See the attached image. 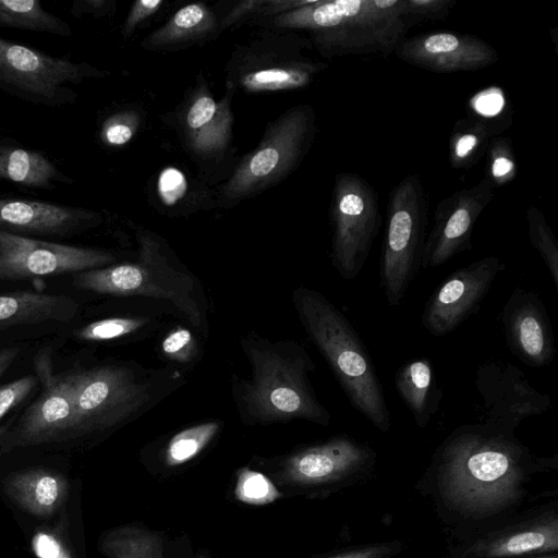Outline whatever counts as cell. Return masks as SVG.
<instances>
[{
    "label": "cell",
    "mask_w": 558,
    "mask_h": 558,
    "mask_svg": "<svg viewBox=\"0 0 558 558\" xmlns=\"http://www.w3.org/2000/svg\"><path fill=\"white\" fill-rule=\"evenodd\" d=\"M543 461L515 435L477 423L451 432L433 468L444 499L462 514L483 518L513 505L527 474Z\"/></svg>",
    "instance_id": "1"
},
{
    "label": "cell",
    "mask_w": 558,
    "mask_h": 558,
    "mask_svg": "<svg viewBox=\"0 0 558 558\" xmlns=\"http://www.w3.org/2000/svg\"><path fill=\"white\" fill-rule=\"evenodd\" d=\"M293 305L308 338L326 360L352 407L376 428H390V414L371 355L342 312L320 292L299 287Z\"/></svg>",
    "instance_id": "2"
},
{
    "label": "cell",
    "mask_w": 558,
    "mask_h": 558,
    "mask_svg": "<svg viewBox=\"0 0 558 558\" xmlns=\"http://www.w3.org/2000/svg\"><path fill=\"white\" fill-rule=\"evenodd\" d=\"M242 345L252 366L251 380L239 388L240 404L248 418L262 423L292 418L330 423V413L310 384L315 364L302 345L259 338H246Z\"/></svg>",
    "instance_id": "3"
},
{
    "label": "cell",
    "mask_w": 558,
    "mask_h": 558,
    "mask_svg": "<svg viewBox=\"0 0 558 558\" xmlns=\"http://www.w3.org/2000/svg\"><path fill=\"white\" fill-rule=\"evenodd\" d=\"M278 23L314 31L329 57L393 53L412 27L402 0H315L279 16Z\"/></svg>",
    "instance_id": "4"
},
{
    "label": "cell",
    "mask_w": 558,
    "mask_h": 558,
    "mask_svg": "<svg viewBox=\"0 0 558 558\" xmlns=\"http://www.w3.org/2000/svg\"><path fill=\"white\" fill-rule=\"evenodd\" d=\"M72 283L98 294L167 301L195 327H201L205 318L194 277L175 268L149 239L142 240L137 262L81 271L72 276Z\"/></svg>",
    "instance_id": "5"
},
{
    "label": "cell",
    "mask_w": 558,
    "mask_h": 558,
    "mask_svg": "<svg viewBox=\"0 0 558 558\" xmlns=\"http://www.w3.org/2000/svg\"><path fill=\"white\" fill-rule=\"evenodd\" d=\"M428 204L421 179L404 177L390 192L379 263V281L387 303L399 305L422 268Z\"/></svg>",
    "instance_id": "6"
},
{
    "label": "cell",
    "mask_w": 558,
    "mask_h": 558,
    "mask_svg": "<svg viewBox=\"0 0 558 558\" xmlns=\"http://www.w3.org/2000/svg\"><path fill=\"white\" fill-rule=\"evenodd\" d=\"M65 376L73 393L74 437L122 423L150 398L149 386L125 366L78 368Z\"/></svg>",
    "instance_id": "7"
},
{
    "label": "cell",
    "mask_w": 558,
    "mask_h": 558,
    "mask_svg": "<svg viewBox=\"0 0 558 558\" xmlns=\"http://www.w3.org/2000/svg\"><path fill=\"white\" fill-rule=\"evenodd\" d=\"M331 263L344 280L364 268L381 226L378 196L368 181L355 173H339L331 202Z\"/></svg>",
    "instance_id": "8"
},
{
    "label": "cell",
    "mask_w": 558,
    "mask_h": 558,
    "mask_svg": "<svg viewBox=\"0 0 558 558\" xmlns=\"http://www.w3.org/2000/svg\"><path fill=\"white\" fill-rule=\"evenodd\" d=\"M88 66L54 58L0 37V88L22 99L61 105L75 96L68 88L86 76Z\"/></svg>",
    "instance_id": "9"
},
{
    "label": "cell",
    "mask_w": 558,
    "mask_h": 558,
    "mask_svg": "<svg viewBox=\"0 0 558 558\" xmlns=\"http://www.w3.org/2000/svg\"><path fill=\"white\" fill-rule=\"evenodd\" d=\"M475 387L483 400V424L514 435L519 424L553 408L550 396L531 385L523 371L507 361L478 365Z\"/></svg>",
    "instance_id": "10"
},
{
    "label": "cell",
    "mask_w": 558,
    "mask_h": 558,
    "mask_svg": "<svg viewBox=\"0 0 558 558\" xmlns=\"http://www.w3.org/2000/svg\"><path fill=\"white\" fill-rule=\"evenodd\" d=\"M106 251L48 242L0 230V280L77 274L112 265Z\"/></svg>",
    "instance_id": "11"
},
{
    "label": "cell",
    "mask_w": 558,
    "mask_h": 558,
    "mask_svg": "<svg viewBox=\"0 0 558 558\" xmlns=\"http://www.w3.org/2000/svg\"><path fill=\"white\" fill-rule=\"evenodd\" d=\"M497 256H485L451 272L427 300L422 325L441 337L457 329L476 313L495 278L505 269Z\"/></svg>",
    "instance_id": "12"
},
{
    "label": "cell",
    "mask_w": 558,
    "mask_h": 558,
    "mask_svg": "<svg viewBox=\"0 0 558 558\" xmlns=\"http://www.w3.org/2000/svg\"><path fill=\"white\" fill-rule=\"evenodd\" d=\"M34 365L43 391L20 418L11 436L12 446L74 437L73 393L65 374L52 373L51 353L47 349L37 353Z\"/></svg>",
    "instance_id": "13"
},
{
    "label": "cell",
    "mask_w": 558,
    "mask_h": 558,
    "mask_svg": "<svg viewBox=\"0 0 558 558\" xmlns=\"http://www.w3.org/2000/svg\"><path fill=\"white\" fill-rule=\"evenodd\" d=\"M495 186L484 177L476 184L441 199L426 238L422 268L439 267L456 255L472 248L474 225L494 197Z\"/></svg>",
    "instance_id": "14"
},
{
    "label": "cell",
    "mask_w": 558,
    "mask_h": 558,
    "mask_svg": "<svg viewBox=\"0 0 558 558\" xmlns=\"http://www.w3.org/2000/svg\"><path fill=\"white\" fill-rule=\"evenodd\" d=\"M393 53L402 61L436 73L476 71L498 61V52L482 38L433 32L404 38Z\"/></svg>",
    "instance_id": "15"
},
{
    "label": "cell",
    "mask_w": 558,
    "mask_h": 558,
    "mask_svg": "<svg viewBox=\"0 0 558 558\" xmlns=\"http://www.w3.org/2000/svg\"><path fill=\"white\" fill-rule=\"evenodd\" d=\"M500 322L507 347L522 363L542 367L553 362L554 330L544 303L534 291L517 287L501 310Z\"/></svg>",
    "instance_id": "16"
},
{
    "label": "cell",
    "mask_w": 558,
    "mask_h": 558,
    "mask_svg": "<svg viewBox=\"0 0 558 558\" xmlns=\"http://www.w3.org/2000/svg\"><path fill=\"white\" fill-rule=\"evenodd\" d=\"M313 130L306 109L290 113L271 137L239 169L228 186L231 195L248 193L275 179L298 158Z\"/></svg>",
    "instance_id": "17"
},
{
    "label": "cell",
    "mask_w": 558,
    "mask_h": 558,
    "mask_svg": "<svg viewBox=\"0 0 558 558\" xmlns=\"http://www.w3.org/2000/svg\"><path fill=\"white\" fill-rule=\"evenodd\" d=\"M373 458L369 447L339 435L291 456L286 463V476L296 484L331 483L355 474Z\"/></svg>",
    "instance_id": "18"
},
{
    "label": "cell",
    "mask_w": 558,
    "mask_h": 558,
    "mask_svg": "<svg viewBox=\"0 0 558 558\" xmlns=\"http://www.w3.org/2000/svg\"><path fill=\"white\" fill-rule=\"evenodd\" d=\"M94 213L46 202L0 198V230L23 235H71L88 228Z\"/></svg>",
    "instance_id": "19"
},
{
    "label": "cell",
    "mask_w": 558,
    "mask_h": 558,
    "mask_svg": "<svg viewBox=\"0 0 558 558\" xmlns=\"http://www.w3.org/2000/svg\"><path fill=\"white\" fill-rule=\"evenodd\" d=\"M78 312L80 304L72 296L16 290L0 294V330L47 322L70 323Z\"/></svg>",
    "instance_id": "20"
},
{
    "label": "cell",
    "mask_w": 558,
    "mask_h": 558,
    "mask_svg": "<svg viewBox=\"0 0 558 558\" xmlns=\"http://www.w3.org/2000/svg\"><path fill=\"white\" fill-rule=\"evenodd\" d=\"M68 490L65 477L50 469L33 468L10 475L4 492L20 507L37 517L52 514Z\"/></svg>",
    "instance_id": "21"
},
{
    "label": "cell",
    "mask_w": 558,
    "mask_h": 558,
    "mask_svg": "<svg viewBox=\"0 0 558 558\" xmlns=\"http://www.w3.org/2000/svg\"><path fill=\"white\" fill-rule=\"evenodd\" d=\"M393 380L397 392L416 425L420 428L426 427L442 398L430 360L418 357L407 361L397 369Z\"/></svg>",
    "instance_id": "22"
},
{
    "label": "cell",
    "mask_w": 558,
    "mask_h": 558,
    "mask_svg": "<svg viewBox=\"0 0 558 558\" xmlns=\"http://www.w3.org/2000/svg\"><path fill=\"white\" fill-rule=\"evenodd\" d=\"M557 548L558 526L554 519L480 542L469 551L482 558H517L532 553L556 551Z\"/></svg>",
    "instance_id": "23"
},
{
    "label": "cell",
    "mask_w": 558,
    "mask_h": 558,
    "mask_svg": "<svg viewBox=\"0 0 558 558\" xmlns=\"http://www.w3.org/2000/svg\"><path fill=\"white\" fill-rule=\"evenodd\" d=\"M61 177L56 166L43 154L0 146V179L29 187L51 189Z\"/></svg>",
    "instance_id": "24"
},
{
    "label": "cell",
    "mask_w": 558,
    "mask_h": 558,
    "mask_svg": "<svg viewBox=\"0 0 558 558\" xmlns=\"http://www.w3.org/2000/svg\"><path fill=\"white\" fill-rule=\"evenodd\" d=\"M0 26L71 36L68 23L46 11L38 0H0Z\"/></svg>",
    "instance_id": "25"
},
{
    "label": "cell",
    "mask_w": 558,
    "mask_h": 558,
    "mask_svg": "<svg viewBox=\"0 0 558 558\" xmlns=\"http://www.w3.org/2000/svg\"><path fill=\"white\" fill-rule=\"evenodd\" d=\"M494 130L482 119L466 118L456 123L449 140V161L454 169L475 166L485 154Z\"/></svg>",
    "instance_id": "26"
},
{
    "label": "cell",
    "mask_w": 558,
    "mask_h": 558,
    "mask_svg": "<svg viewBox=\"0 0 558 558\" xmlns=\"http://www.w3.org/2000/svg\"><path fill=\"white\" fill-rule=\"evenodd\" d=\"M104 550L111 558H161V542L157 535L134 529L123 527L108 534Z\"/></svg>",
    "instance_id": "27"
},
{
    "label": "cell",
    "mask_w": 558,
    "mask_h": 558,
    "mask_svg": "<svg viewBox=\"0 0 558 558\" xmlns=\"http://www.w3.org/2000/svg\"><path fill=\"white\" fill-rule=\"evenodd\" d=\"M218 430L219 423L211 421L179 432L168 442L166 463L175 466L192 460L210 442Z\"/></svg>",
    "instance_id": "28"
},
{
    "label": "cell",
    "mask_w": 558,
    "mask_h": 558,
    "mask_svg": "<svg viewBox=\"0 0 558 558\" xmlns=\"http://www.w3.org/2000/svg\"><path fill=\"white\" fill-rule=\"evenodd\" d=\"M527 234L533 247L545 263L551 281L558 289V242L543 213L535 206L526 210Z\"/></svg>",
    "instance_id": "29"
},
{
    "label": "cell",
    "mask_w": 558,
    "mask_h": 558,
    "mask_svg": "<svg viewBox=\"0 0 558 558\" xmlns=\"http://www.w3.org/2000/svg\"><path fill=\"white\" fill-rule=\"evenodd\" d=\"M147 319L143 317H110L89 323L74 331L75 338L88 342H102L130 336L141 330Z\"/></svg>",
    "instance_id": "30"
},
{
    "label": "cell",
    "mask_w": 558,
    "mask_h": 558,
    "mask_svg": "<svg viewBox=\"0 0 558 558\" xmlns=\"http://www.w3.org/2000/svg\"><path fill=\"white\" fill-rule=\"evenodd\" d=\"M486 178L495 189L511 182L517 175V160L508 137L492 138L486 149Z\"/></svg>",
    "instance_id": "31"
},
{
    "label": "cell",
    "mask_w": 558,
    "mask_h": 558,
    "mask_svg": "<svg viewBox=\"0 0 558 558\" xmlns=\"http://www.w3.org/2000/svg\"><path fill=\"white\" fill-rule=\"evenodd\" d=\"M235 497L245 504L260 506L280 497L279 490L263 473L242 469L238 473Z\"/></svg>",
    "instance_id": "32"
},
{
    "label": "cell",
    "mask_w": 558,
    "mask_h": 558,
    "mask_svg": "<svg viewBox=\"0 0 558 558\" xmlns=\"http://www.w3.org/2000/svg\"><path fill=\"white\" fill-rule=\"evenodd\" d=\"M312 69H270L250 74L244 84L251 89H281L305 85L311 78Z\"/></svg>",
    "instance_id": "33"
},
{
    "label": "cell",
    "mask_w": 558,
    "mask_h": 558,
    "mask_svg": "<svg viewBox=\"0 0 558 558\" xmlns=\"http://www.w3.org/2000/svg\"><path fill=\"white\" fill-rule=\"evenodd\" d=\"M208 17L205 8L199 4H189L174 14L170 24L157 37L160 40H172L205 29Z\"/></svg>",
    "instance_id": "34"
},
{
    "label": "cell",
    "mask_w": 558,
    "mask_h": 558,
    "mask_svg": "<svg viewBox=\"0 0 558 558\" xmlns=\"http://www.w3.org/2000/svg\"><path fill=\"white\" fill-rule=\"evenodd\" d=\"M161 350L163 355L172 361L189 363L196 356L198 347L193 333L189 329L179 326L165 337L161 342Z\"/></svg>",
    "instance_id": "35"
},
{
    "label": "cell",
    "mask_w": 558,
    "mask_h": 558,
    "mask_svg": "<svg viewBox=\"0 0 558 558\" xmlns=\"http://www.w3.org/2000/svg\"><path fill=\"white\" fill-rule=\"evenodd\" d=\"M456 3V0H402V9L405 19L413 26L426 20L446 19Z\"/></svg>",
    "instance_id": "36"
},
{
    "label": "cell",
    "mask_w": 558,
    "mask_h": 558,
    "mask_svg": "<svg viewBox=\"0 0 558 558\" xmlns=\"http://www.w3.org/2000/svg\"><path fill=\"white\" fill-rule=\"evenodd\" d=\"M38 378L26 375L0 386V422L17 407L37 386Z\"/></svg>",
    "instance_id": "37"
},
{
    "label": "cell",
    "mask_w": 558,
    "mask_h": 558,
    "mask_svg": "<svg viewBox=\"0 0 558 558\" xmlns=\"http://www.w3.org/2000/svg\"><path fill=\"white\" fill-rule=\"evenodd\" d=\"M158 191L165 204L177 203L186 191V181L182 172L175 168L165 169L158 180Z\"/></svg>",
    "instance_id": "38"
},
{
    "label": "cell",
    "mask_w": 558,
    "mask_h": 558,
    "mask_svg": "<svg viewBox=\"0 0 558 558\" xmlns=\"http://www.w3.org/2000/svg\"><path fill=\"white\" fill-rule=\"evenodd\" d=\"M218 105L209 96H202L191 106L187 111L186 122L191 130L196 131L209 121L218 112Z\"/></svg>",
    "instance_id": "39"
},
{
    "label": "cell",
    "mask_w": 558,
    "mask_h": 558,
    "mask_svg": "<svg viewBox=\"0 0 558 558\" xmlns=\"http://www.w3.org/2000/svg\"><path fill=\"white\" fill-rule=\"evenodd\" d=\"M505 100L501 89L490 87L475 95L471 104L478 113L484 116H494L504 108Z\"/></svg>",
    "instance_id": "40"
},
{
    "label": "cell",
    "mask_w": 558,
    "mask_h": 558,
    "mask_svg": "<svg viewBox=\"0 0 558 558\" xmlns=\"http://www.w3.org/2000/svg\"><path fill=\"white\" fill-rule=\"evenodd\" d=\"M33 548L39 558H72L54 536L44 532L36 534Z\"/></svg>",
    "instance_id": "41"
},
{
    "label": "cell",
    "mask_w": 558,
    "mask_h": 558,
    "mask_svg": "<svg viewBox=\"0 0 558 558\" xmlns=\"http://www.w3.org/2000/svg\"><path fill=\"white\" fill-rule=\"evenodd\" d=\"M104 140L110 145H123L133 136V129L121 118L109 120L102 131Z\"/></svg>",
    "instance_id": "42"
},
{
    "label": "cell",
    "mask_w": 558,
    "mask_h": 558,
    "mask_svg": "<svg viewBox=\"0 0 558 558\" xmlns=\"http://www.w3.org/2000/svg\"><path fill=\"white\" fill-rule=\"evenodd\" d=\"M392 550L391 544H378L345 551L332 558H387Z\"/></svg>",
    "instance_id": "43"
},
{
    "label": "cell",
    "mask_w": 558,
    "mask_h": 558,
    "mask_svg": "<svg viewBox=\"0 0 558 558\" xmlns=\"http://www.w3.org/2000/svg\"><path fill=\"white\" fill-rule=\"evenodd\" d=\"M161 3L162 1L160 0H141L135 2L126 21V28L134 27L138 22L155 12Z\"/></svg>",
    "instance_id": "44"
},
{
    "label": "cell",
    "mask_w": 558,
    "mask_h": 558,
    "mask_svg": "<svg viewBox=\"0 0 558 558\" xmlns=\"http://www.w3.org/2000/svg\"><path fill=\"white\" fill-rule=\"evenodd\" d=\"M21 353V348L14 347H5L0 349V378L5 374V372L11 367V365L15 362L17 356Z\"/></svg>",
    "instance_id": "45"
},
{
    "label": "cell",
    "mask_w": 558,
    "mask_h": 558,
    "mask_svg": "<svg viewBox=\"0 0 558 558\" xmlns=\"http://www.w3.org/2000/svg\"><path fill=\"white\" fill-rule=\"evenodd\" d=\"M527 558H558L557 555L533 556Z\"/></svg>",
    "instance_id": "46"
}]
</instances>
